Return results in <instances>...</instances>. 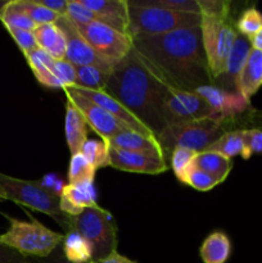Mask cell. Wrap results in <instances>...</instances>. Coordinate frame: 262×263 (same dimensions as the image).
<instances>
[{
  "label": "cell",
  "instance_id": "6da1fadb",
  "mask_svg": "<svg viewBox=\"0 0 262 263\" xmlns=\"http://www.w3.org/2000/svg\"><path fill=\"white\" fill-rule=\"evenodd\" d=\"M133 48L175 89L195 91L213 82L199 26L158 36L134 37Z\"/></svg>",
  "mask_w": 262,
  "mask_h": 263
},
{
  "label": "cell",
  "instance_id": "7a4b0ae2",
  "mask_svg": "<svg viewBox=\"0 0 262 263\" xmlns=\"http://www.w3.org/2000/svg\"><path fill=\"white\" fill-rule=\"evenodd\" d=\"M171 87L133 48L115 66L104 91L127 108L157 138L166 128L162 110Z\"/></svg>",
  "mask_w": 262,
  "mask_h": 263
},
{
  "label": "cell",
  "instance_id": "3957f363",
  "mask_svg": "<svg viewBox=\"0 0 262 263\" xmlns=\"http://www.w3.org/2000/svg\"><path fill=\"white\" fill-rule=\"evenodd\" d=\"M76 230L92 248V262L117 252V223L107 210L95 204L79 216H68L64 231Z\"/></svg>",
  "mask_w": 262,
  "mask_h": 263
},
{
  "label": "cell",
  "instance_id": "277c9868",
  "mask_svg": "<svg viewBox=\"0 0 262 263\" xmlns=\"http://www.w3.org/2000/svg\"><path fill=\"white\" fill-rule=\"evenodd\" d=\"M225 121L222 118L208 117L182 125L167 126L157 135L166 162L175 148H186L195 153L207 151L213 141L225 134Z\"/></svg>",
  "mask_w": 262,
  "mask_h": 263
},
{
  "label": "cell",
  "instance_id": "5b68a950",
  "mask_svg": "<svg viewBox=\"0 0 262 263\" xmlns=\"http://www.w3.org/2000/svg\"><path fill=\"white\" fill-rule=\"evenodd\" d=\"M5 217L10 226L0 235V240L26 257L48 258L64 238L63 234L50 230L33 218L31 222H26L8 216Z\"/></svg>",
  "mask_w": 262,
  "mask_h": 263
},
{
  "label": "cell",
  "instance_id": "8992f818",
  "mask_svg": "<svg viewBox=\"0 0 262 263\" xmlns=\"http://www.w3.org/2000/svg\"><path fill=\"white\" fill-rule=\"evenodd\" d=\"M199 27L211 76L213 80L220 79L239 32L231 22L230 12L200 15Z\"/></svg>",
  "mask_w": 262,
  "mask_h": 263
},
{
  "label": "cell",
  "instance_id": "52a82bcc",
  "mask_svg": "<svg viewBox=\"0 0 262 263\" xmlns=\"http://www.w3.org/2000/svg\"><path fill=\"white\" fill-rule=\"evenodd\" d=\"M200 26V14L179 13L128 2V30L131 37L158 36L181 28Z\"/></svg>",
  "mask_w": 262,
  "mask_h": 263
},
{
  "label": "cell",
  "instance_id": "ba28073f",
  "mask_svg": "<svg viewBox=\"0 0 262 263\" xmlns=\"http://www.w3.org/2000/svg\"><path fill=\"white\" fill-rule=\"evenodd\" d=\"M0 186L7 195V200L31 208L53 217L64 229L68 215H64L59 205V197L41 186L40 181L15 179L0 172Z\"/></svg>",
  "mask_w": 262,
  "mask_h": 263
},
{
  "label": "cell",
  "instance_id": "9c48e42d",
  "mask_svg": "<svg viewBox=\"0 0 262 263\" xmlns=\"http://www.w3.org/2000/svg\"><path fill=\"white\" fill-rule=\"evenodd\" d=\"M86 43L103 58L118 63L133 50V37L102 22L76 26Z\"/></svg>",
  "mask_w": 262,
  "mask_h": 263
},
{
  "label": "cell",
  "instance_id": "30bf717a",
  "mask_svg": "<svg viewBox=\"0 0 262 263\" xmlns=\"http://www.w3.org/2000/svg\"><path fill=\"white\" fill-rule=\"evenodd\" d=\"M162 113L166 127L216 117L208 103L198 92L185 91L175 87L170 89Z\"/></svg>",
  "mask_w": 262,
  "mask_h": 263
},
{
  "label": "cell",
  "instance_id": "8fae6325",
  "mask_svg": "<svg viewBox=\"0 0 262 263\" xmlns=\"http://www.w3.org/2000/svg\"><path fill=\"white\" fill-rule=\"evenodd\" d=\"M63 91L67 99L71 100L74 107L84 116L87 126H90V128L103 140L108 141L122 131L133 130L126 123H123L122 121H120L115 116L108 113L107 110L100 108L99 105L92 103L91 100L82 97L72 87H66V89H63Z\"/></svg>",
  "mask_w": 262,
  "mask_h": 263
},
{
  "label": "cell",
  "instance_id": "7c38bea8",
  "mask_svg": "<svg viewBox=\"0 0 262 263\" xmlns=\"http://www.w3.org/2000/svg\"><path fill=\"white\" fill-rule=\"evenodd\" d=\"M55 23L62 28V31L66 35L67 51L64 59L71 62L74 67L97 66L110 69L115 68L117 63H113V62L108 61V59L103 58L99 54L95 53L94 49L82 37L81 33L77 30L76 25L69 18L63 15V17H59Z\"/></svg>",
  "mask_w": 262,
  "mask_h": 263
},
{
  "label": "cell",
  "instance_id": "4fadbf2b",
  "mask_svg": "<svg viewBox=\"0 0 262 263\" xmlns=\"http://www.w3.org/2000/svg\"><path fill=\"white\" fill-rule=\"evenodd\" d=\"M195 92H198L208 103L216 117L222 120L243 115L251 107V102L244 99L239 92L230 91L213 85L199 87L195 90Z\"/></svg>",
  "mask_w": 262,
  "mask_h": 263
},
{
  "label": "cell",
  "instance_id": "5bb4252c",
  "mask_svg": "<svg viewBox=\"0 0 262 263\" xmlns=\"http://www.w3.org/2000/svg\"><path fill=\"white\" fill-rule=\"evenodd\" d=\"M109 166L116 170L134 174L158 175L167 171L169 164L163 157L148 156L135 152L113 149L109 146Z\"/></svg>",
  "mask_w": 262,
  "mask_h": 263
},
{
  "label": "cell",
  "instance_id": "9a60e30c",
  "mask_svg": "<svg viewBox=\"0 0 262 263\" xmlns=\"http://www.w3.org/2000/svg\"><path fill=\"white\" fill-rule=\"evenodd\" d=\"M97 204L94 180L64 185L59 195V205L64 215L79 216L86 208Z\"/></svg>",
  "mask_w": 262,
  "mask_h": 263
},
{
  "label": "cell",
  "instance_id": "2e32d148",
  "mask_svg": "<svg viewBox=\"0 0 262 263\" xmlns=\"http://www.w3.org/2000/svg\"><path fill=\"white\" fill-rule=\"evenodd\" d=\"M87 9L94 12L98 22L105 23L120 32L130 36L127 0H80Z\"/></svg>",
  "mask_w": 262,
  "mask_h": 263
},
{
  "label": "cell",
  "instance_id": "e0dca14e",
  "mask_svg": "<svg viewBox=\"0 0 262 263\" xmlns=\"http://www.w3.org/2000/svg\"><path fill=\"white\" fill-rule=\"evenodd\" d=\"M71 87L73 90H76L79 94H81L82 97L87 98V99L91 100L92 103L99 105L100 108L107 110L108 113L115 116L116 118L122 121V122L126 123L128 127L133 128L134 131H138V133L144 134V135L154 136L153 133H152L145 125H143V123H141L140 121H139L138 118H136L135 116L127 109V108L123 107L118 100H116L115 98H112L105 91H92V90L81 89V87H77V86H71Z\"/></svg>",
  "mask_w": 262,
  "mask_h": 263
},
{
  "label": "cell",
  "instance_id": "ac0fdd59",
  "mask_svg": "<svg viewBox=\"0 0 262 263\" xmlns=\"http://www.w3.org/2000/svg\"><path fill=\"white\" fill-rule=\"evenodd\" d=\"M108 144H109L110 148L118 149V151L135 152V153L158 156L164 158L163 152H162V148L156 136L144 135V134L138 133V131H122V133L117 134L112 139H109Z\"/></svg>",
  "mask_w": 262,
  "mask_h": 263
},
{
  "label": "cell",
  "instance_id": "d6986e66",
  "mask_svg": "<svg viewBox=\"0 0 262 263\" xmlns=\"http://www.w3.org/2000/svg\"><path fill=\"white\" fill-rule=\"evenodd\" d=\"M262 86V51L252 49L248 59L235 80V91L244 99L251 98Z\"/></svg>",
  "mask_w": 262,
  "mask_h": 263
},
{
  "label": "cell",
  "instance_id": "ffe728a7",
  "mask_svg": "<svg viewBox=\"0 0 262 263\" xmlns=\"http://www.w3.org/2000/svg\"><path fill=\"white\" fill-rule=\"evenodd\" d=\"M38 46L49 54L54 61L66 58L67 40L66 35L57 23H45L33 30Z\"/></svg>",
  "mask_w": 262,
  "mask_h": 263
},
{
  "label": "cell",
  "instance_id": "44dd1931",
  "mask_svg": "<svg viewBox=\"0 0 262 263\" xmlns=\"http://www.w3.org/2000/svg\"><path fill=\"white\" fill-rule=\"evenodd\" d=\"M87 123L84 116L74 107L71 100L66 103V120H64V133H66L67 145L71 154L80 153L82 145L87 140Z\"/></svg>",
  "mask_w": 262,
  "mask_h": 263
},
{
  "label": "cell",
  "instance_id": "7402d4cb",
  "mask_svg": "<svg viewBox=\"0 0 262 263\" xmlns=\"http://www.w3.org/2000/svg\"><path fill=\"white\" fill-rule=\"evenodd\" d=\"M25 57L31 71L41 85L50 87V89H64L62 82L57 79L55 72H54L55 61L46 51L38 48L26 54Z\"/></svg>",
  "mask_w": 262,
  "mask_h": 263
},
{
  "label": "cell",
  "instance_id": "603a6c76",
  "mask_svg": "<svg viewBox=\"0 0 262 263\" xmlns=\"http://www.w3.org/2000/svg\"><path fill=\"white\" fill-rule=\"evenodd\" d=\"M251 50L252 46L248 37L239 33L235 43H234L233 49H231L230 55H229L228 62H226L225 72L222 74L225 77L223 82H225L226 87H229V89H235V80L238 77L239 72L241 71L243 66L246 64Z\"/></svg>",
  "mask_w": 262,
  "mask_h": 263
},
{
  "label": "cell",
  "instance_id": "cb8c5ba5",
  "mask_svg": "<svg viewBox=\"0 0 262 263\" xmlns=\"http://www.w3.org/2000/svg\"><path fill=\"white\" fill-rule=\"evenodd\" d=\"M231 254V243L222 231L210 234L199 248L203 263H225Z\"/></svg>",
  "mask_w": 262,
  "mask_h": 263
},
{
  "label": "cell",
  "instance_id": "d4e9b609",
  "mask_svg": "<svg viewBox=\"0 0 262 263\" xmlns=\"http://www.w3.org/2000/svg\"><path fill=\"white\" fill-rule=\"evenodd\" d=\"M193 166L207 172L208 175L215 177L221 184V182L225 181L226 177L230 174L231 168H233V162L228 157H223L222 154L204 151L197 153Z\"/></svg>",
  "mask_w": 262,
  "mask_h": 263
},
{
  "label": "cell",
  "instance_id": "484cf974",
  "mask_svg": "<svg viewBox=\"0 0 262 263\" xmlns=\"http://www.w3.org/2000/svg\"><path fill=\"white\" fill-rule=\"evenodd\" d=\"M62 251L67 261L72 263L92 262V248L89 241L76 230H68L62 240Z\"/></svg>",
  "mask_w": 262,
  "mask_h": 263
},
{
  "label": "cell",
  "instance_id": "4316f807",
  "mask_svg": "<svg viewBox=\"0 0 262 263\" xmlns=\"http://www.w3.org/2000/svg\"><path fill=\"white\" fill-rule=\"evenodd\" d=\"M113 69L97 66L76 67V85L81 89L104 91Z\"/></svg>",
  "mask_w": 262,
  "mask_h": 263
},
{
  "label": "cell",
  "instance_id": "83f0119b",
  "mask_svg": "<svg viewBox=\"0 0 262 263\" xmlns=\"http://www.w3.org/2000/svg\"><path fill=\"white\" fill-rule=\"evenodd\" d=\"M207 151L216 152L218 154H222L228 158H234L236 156H240L244 158L246 153V144H244V130H234L229 133L222 134L216 141H213Z\"/></svg>",
  "mask_w": 262,
  "mask_h": 263
},
{
  "label": "cell",
  "instance_id": "f1b7e54d",
  "mask_svg": "<svg viewBox=\"0 0 262 263\" xmlns=\"http://www.w3.org/2000/svg\"><path fill=\"white\" fill-rule=\"evenodd\" d=\"M0 21L7 30L33 31L38 25L21 9L17 0H9L0 14Z\"/></svg>",
  "mask_w": 262,
  "mask_h": 263
},
{
  "label": "cell",
  "instance_id": "f546056e",
  "mask_svg": "<svg viewBox=\"0 0 262 263\" xmlns=\"http://www.w3.org/2000/svg\"><path fill=\"white\" fill-rule=\"evenodd\" d=\"M80 153L91 163L95 170L109 166V144L103 140H89L87 139L82 145Z\"/></svg>",
  "mask_w": 262,
  "mask_h": 263
},
{
  "label": "cell",
  "instance_id": "4dcf8cb0",
  "mask_svg": "<svg viewBox=\"0 0 262 263\" xmlns=\"http://www.w3.org/2000/svg\"><path fill=\"white\" fill-rule=\"evenodd\" d=\"M135 4L144 7H156L166 10L179 13L200 14V7L198 0H133Z\"/></svg>",
  "mask_w": 262,
  "mask_h": 263
},
{
  "label": "cell",
  "instance_id": "1f68e13d",
  "mask_svg": "<svg viewBox=\"0 0 262 263\" xmlns=\"http://www.w3.org/2000/svg\"><path fill=\"white\" fill-rule=\"evenodd\" d=\"M97 170L91 166L89 161L81 153L72 154L68 166V184L94 180Z\"/></svg>",
  "mask_w": 262,
  "mask_h": 263
},
{
  "label": "cell",
  "instance_id": "d6a6232c",
  "mask_svg": "<svg viewBox=\"0 0 262 263\" xmlns=\"http://www.w3.org/2000/svg\"><path fill=\"white\" fill-rule=\"evenodd\" d=\"M21 9L38 26L45 23H55L61 15L51 12L50 9L41 5L38 0H17Z\"/></svg>",
  "mask_w": 262,
  "mask_h": 263
},
{
  "label": "cell",
  "instance_id": "836d02e7",
  "mask_svg": "<svg viewBox=\"0 0 262 263\" xmlns=\"http://www.w3.org/2000/svg\"><path fill=\"white\" fill-rule=\"evenodd\" d=\"M195 156H197L195 152L186 148H175L172 152L170 157V166L180 182H182L185 175L193 167Z\"/></svg>",
  "mask_w": 262,
  "mask_h": 263
},
{
  "label": "cell",
  "instance_id": "e575fe53",
  "mask_svg": "<svg viewBox=\"0 0 262 263\" xmlns=\"http://www.w3.org/2000/svg\"><path fill=\"white\" fill-rule=\"evenodd\" d=\"M236 31L246 37H251L262 28V13L256 8H248L236 21Z\"/></svg>",
  "mask_w": 262,
  "mask_h": 263
},
{
  "label": "cell",
  "instance_id": "d590c367",
  "mask_svg": "<svg viewBox=\"0 0 262 263\" xmlns=\"http://www.w3.org/2000/svg\"><path fill=\"white\" fill-rule=\"evenodd\" d=\"M182 184L194 187V189L199 190V192H208V190L217 186L220 182L213 176L208 175L207 172L193 166L188 171V174L185 175L184 180H182Z\"/></svg>",
  "mask_w": 262,
  "mask_h": 263
},
{
  "label": "cell",
  "instance_id": "8d00e7d4",
  "mask_svg": "<svg viewBox=\"0 0 262 263\" xmlns=\"http://www.w3.org/2000/svg\"><path fill=\"white\" fill-rule=\"evenodd\" d=\"M66 17L69 18L76 26L86 25V23L98 21L97 14L87 9L80 0H68Z\"/></svg>",
  "mask_w": 262,
  "mask_h": 263
},
{
  "label": "cell",
  "instance_id": "74e56055",
  "mask_svg": "<svg viewBox=\"0 0 262 263\" xmlns=\"http://www.w3.org/2000/svg\"><path fill=\"white\" fill-rule=\"evenodd\" d=\"M54 72H55L57 79L62 82L64 89L76 85V67L67 59L55 61Z\"/></svg>",
  "mask_w": 262,
  "mask_h": 263
},
{
  "label": "cell",
  "instance_id": "f35d334b",
  "mask_svg": "<svg viewBox=\"0 0 262 263\" xmlns=\"http://www.w3.org/2000/svg\"><path fill=\"white\" fill-rule=\"evenodd\" d=\"M8 32L10 33V36L13 37V40L15 41V44L18 45V48L21 49L23 54H28L30 51L38 49V41H36L35 33L33 31H27V30H8Z\"/></svg>",
  "mask_w": 262,
  "mask_h": 263
},
{
  "label": "cell",
  "instance_id": "ab89813d",
  "mask_svg": "<svg viewBox=\"0 0 262 263\" xmlns=\"http://www.w3.org/2000/svg\"><path fill=\"white\" fill-rule=\"evenodd\" d=\"M244 159L251 158L252 154H262V130L256 127L244 130Z\"/></svg>",
  "mask_w": 262,
  "mask_h": 263
},
{
  "label": "cell",
  "instance_id": "60d3db41",
  "mask_svg": "<svg viewBox=\"0 0 262 263\" xmlns=\"http://www.w3.org/2000/svg\"><path fill=\"white\" fill-rule=\"evenodd\" d=\"M0 263H43V259L23 256L0 240Z\"/></svg>",
  "mask_w": 262,
  "mask_h": 263
},
{
  "label": "cell",
  "instance_id": "b9f144b4",
  "mask_svg": "<svg viewBox=\"0 0 262 263\" xmlns=\"http://www.w3.org/2000/svg\"><path fill=\"white\" fill-rule=\"evenodd\" d=\"M40 184L41 186L45 187L48 192H50L51 194L57 195V197L61 195L62 190H63L64 187V185L62 184L61 179H58L54 174H48L46 176H44L43 180L40 181Z\"/></svg>",
  "mask_w": 262,
  "mask_h": 263
},
{
  "label": "cell",
  "instance_id": "7bdbcfd3",
  "mask_svg": "<svg viewBox=\"0 0 262 263\" xmlns=\"http://www.w3.org/2000/svg\"><path fill=\"white\" fill-rule=\"evenodd\" d=\"M38 2L45 8H48V9H50L51 12L61 15V17L67 14L68 0H38Z\"/></svg>",
  "mask_w": 262,
  "mask_h": 263
},
{
  "label": "cell",
  "instance_id": "ee69618b",
  "mask_svg": "<svg viewBox=\"0 0 262 263\" xmlns=\"http://www.w3.org/2000/svg\"><path fill=\"white\" fill-rule=\"evenodd\" d=\"M90 263H138V262L133 261V259L127 258V257H125V256H122V254L115 252V253L109 254V256L105 257V258H103V259H100V261H95V262H90Z\"/></svg>",
  "mask_w": 262,
  "mask_h": 263
},
{
  "label": "cell",
  "instance_id": "f6af8a7d",
  "mask_svg": "<svg viewBox=\"0 0 262 263\" xmlns=\"http://www.w3.org/2000/svg\"><path fill=\"white\" fill-rule=\"evenodd\" d=\"M43 263H72L69 261H67L66 257H64L63 251L59 248H57L48 258H44Z\"/></svg>",
  "mask_w": 262,
  "mask_h": 263
},
{
  "label": "cell",
  "instance_id": "bcb514c9",
  "mask_svg": "<svg viewBox=\"0 0 262 263\" xmlns=\"http://www.w3.org/2000/svg\"><path fill=\"white\" fill-rule=\"evenodd\" d=\"M249 43H251L252 49H256V50L262 51V28L258 32L254 33L253 36L248 37Z\"/></svg>",
  "mask_w": 262,
  "mask_h": 263
},
{
  "label": "cell",
  "instance_id": "7dc6e473",
  "mask_svg": "<svg viewBox=\"0 0 262 263\" xmlns=\"http://www.w3.org/2000/svg\"><path fill=\"white\" fill-rule=\"evenodd\" d=\"M251 120L253 123H258L259 127H256V128H259V130H262V113H253V115L251 116Z\"/></svg>",
  "mask_w": 262,
  "mask_h": 263
},
{
  "label": "cell",
  "instance_id": "c3c4849f",
  "mask_svg": "<svg viewBox=\"0 0 262 263\" xmlns=\"http://www.w3.org/2000/svg\"><path fill=\"white\" fill-rule=\"evenodd\" d=\"M3 200H7V195H5L4 190H3L2 186H0V202H3Z\"/></svg>",
  "mask_w": 262,
  "mask_h": 263
},
{
  "label": "cell",
  "instance_id": "681fc988",
  "mask_svg": "<svg viewBox=\"0 0 262 263\" xmlns=\"http://www.w3.org/2000/svg\"><path fill=\"white\" fill-rule=\"evenodd\" d=\"M8 2H9V0H8ZM8 2H4V0H0V14H2L3 9H4V8H5V5L8 4Z\"/></svg>",
  "mask_w": 262,
  "mask_h": 263
}]
</instances>
